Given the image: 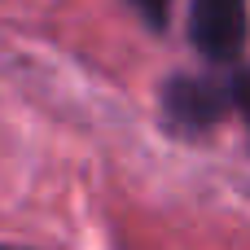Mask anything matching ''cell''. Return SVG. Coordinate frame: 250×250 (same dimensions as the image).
<instances>
[{
    "instance_id": "4",
    "label": "cell",
    "mask_w": 250,
    "mask_h": 250,
    "mask_svg": "<svg viewBox=\"0 0 250 250\" xmlns=\"http://www.w3.org/2000/svg\"><path fill=\"white\" fill-rule=\"evenodd\" d=\"M229 83H233V110L242 114V123H246V132H250V66H237L229 75Z\"/></svg>"
},
{
    "instance_id": "2",
    "label": "cell",
    "mask_w": 250,
    "mask_h": 250,
    "mask_svg": "<svg viewBox=\"0 0 250 250\" xmlns=\"http://www.w3.org/2000/svg\"><path fill=\"white\" fill-rule=\"evenodd\" d=\"M185 31L211 66H237L250 44V0H189Z\"/></svg>"
},
{
    "instance_id": "1",
    "label": "cell",
    "mask_w": 250,
    "mask_h": 250,
    "mask_svg": "<svg viewBox=\"0 0 250 250\" xmlns=\"http://www.w3.org/2000/svg\"><path fill=\"white\" fill-rule=\"evenodd\" d=\"M224 114H233V83L229 75H171L163 83V119L180 136L211 132Z\"/></svg>"
},
{
    "instance_id": "5",
    "label": "cell",
    "mask_w": 250,
    "mask_h": 250,
    "mask_svg": "<svg viewBox=\"0 0 250 250\" xmlns=\"http://www.w3.org/2000/svg\"><path fill=\"white\" fill-rule=\"evenodd\" d=\"M0 250H18V246H0Z\"/></svg>"
},
{
    "instance_id": "3",
    "label": "cell",
    "mask_w": 250,
    "mask_h": 250,
    "mask_svg": "<svg viewBox=\"0 0 250 250\" xmlns=\"http://www.w3.org/2000/svg\"><path fill=\"white\" fill-rule=\"evenodd\" d=\"M132 13L149 26V31H167L171 26V13H176V0H127Z\"/></svg>"
}]
</instances>
